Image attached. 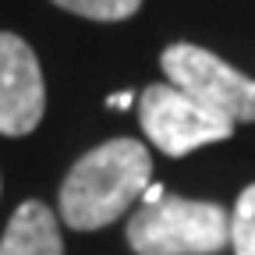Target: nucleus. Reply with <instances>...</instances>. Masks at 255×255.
Masks as SVG:
<instances>
[{"label": "nucleus", "mask_w": 255, "mask_h": 255, "mask_svg": "<svg viewBox=\"0 0 255 255\" xmlns=\"http://www.w3.org/2000/svg\"><path fill=\"white\" fill-rule=\"evenodd\" d=\"M152 156L138 138H110L85 152L60 184V220L75 231H100L142 199Z\"/></svg>", "instance_id": "1"}, {"label": "nucleus", "mask_w": 255, "mask_h": 255, "mask_svg": "<svg viewBox=\"0 0 255 255\" xmlns=\"http://www.w3.org/2000/svg\"><path fill=\"white\" fill-rule=\"evenodd\" d=\"M135 255H216L231 241V216L216 202L163 195L128 220Z\"/></svg>", "instance_id": "2"}, {"label": "nucleus", "mask_w": 255, "mask_h": 255, "mask_svg": "<svg viewBox=\"0 0 255 255\" xmlns=\"http://www.w3.org/2000/svg\"><path fill=\"white\" fill-rule=\"evenodd\" d=\"M167 82L231 124H255V78L195 43H170L159 57Z\"/></svg>", "instance_id": "3"}, {"label": "nucleus", "mask_w": 255, "mask_h": 255, "mask_svg": "<svg viewBox=\"0 0 255 255\" xmlns=\"http://www.w3.org/2000/svg\"><path fill=\"white\" fill-rule=\"evenodd\" d=\"M138 121L145 138L167 156H188L199 145H213L234 135V124L227 117L213 114L199 100H191L170 82H156L142 89Z\"/></svg>", "instance_id": "4"}, {"label": "nucleus", "mask_w": 255, "mask_h": 255, "mask_svg": "<svg viewBox=\"0 0 255 255\" xmlns=\"http://www.w3.org/2000/svg\"><path fill=\"white\" fill-rule=\"evenodd\" d=\"M46 110L39 57L21 36L0 32V135L21 138L36 131Z\"/></svg>", "instance_id": "5"}, {"label": "nucleus", "mask_w": 255, "mask_h": 255, "mask_svg": "<svg viewBox=\"0 0 255 255\" xmlns=\"http://www.w3.org/2000/svg\"><path fill=\"white\" fill-rule=\"evenodd\" d=\"M0 255H64L60 223L46 202H21L0 238Z\"/></svg>", "instance_id": "6"}, {"label": "nucleus", "mask_w": 255, "mask_h": 255, "mask_svg": "<svg viewBox=\"0 0 255 255\" xmlns=\"http://www.w3.org/2000/svg\"><path fill=\"white\" fill-rule=\"evenodd\" d=\"M231 248H234V255H255V184H248L234 202Z\"/></svg>", "instance_id": "7"}, {"label": "nucleus", "mask_w": 255, "mask_h": 255, "mask_svg": "<svg viewBox=\"0 0 255 255\" xmlns=\"http://www.w3.org/2000/svg\"><path fill=\"white\" fill-rule=\"evenodd\" d=\"M53 4L89 21H124L142 7V0H53Z\"/></svg>", "instance_id": "8"}, {"label": "nucleus", "mask_w": 255, "mask_h": 255, "mask_svg": "<svg viewBox=\"0 0 255 255\" xmlns=\"http://www.w3.org/2000/svg\"><path fill=\"white\" fill-rule=\"evenodd\" d=\"M131 103H135V92H117V96L107 100V107H114V110H128Z\"/></svg>", "instance_id": "9"}]
</instances>
